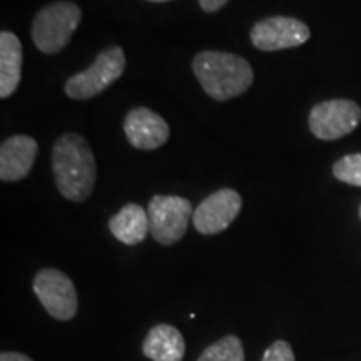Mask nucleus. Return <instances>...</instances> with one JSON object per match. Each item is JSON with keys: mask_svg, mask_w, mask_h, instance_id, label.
Here are the masks:
<instances>
[{"mask_svg": "<svg viewBox=\"0 0 361 361\" xmlns=\"http://www.w3.org/2000/svg\"><path fill=\"white\" fill-rule=\"evenodd\" d=\"M192 72L207 96L218 102L241 96L255 80L250 62L231 52H200L192 59Z\"/></svg>", "mask_w": 361, "mask_h": 361, "instance_id": "2", "label": "nucleus"}, {"mask_svg": "<svg viewBox=\"0 0 361 361\" xmlns=\"http://www.w3.org/2000/svg\"><path fill=\"white\" fill-rule=\"evenodd\" d=\"M126 64V54L119 45L104 49L92 66L67 79L64 85L67 97L74 101L94 99L124 74Z\"/></svg>", "mask_w": 361, "mask_h": 361, "instance_id": "4", "label": "nucleus"}, {"mask_svg": "<svg viewBox=\"0 0 361 361\" xmlns=\"http://www.w3.org/2000/svg\"><path fill=\"white\" fill-rule=\"evenodd\" d=\"M22 78V44L8 30L0 32V97L7 99L16 92Z\"/></svg>", "mask_w": 361, "mask_h": 361, "instance_id": "14", "label": "nucleus"}, {"mask_svg": "<svg viewBox=\"0 0 361 361\" xmlns=\"http://www.w3.org/2000/svg\"><path fill=\"white\" fill-rule=\"evenodd\" d=\"M109 231L123 245H141L149 234L147 209L135 202H129L109 219Z\"/></svg>", "mask_w": 361, "mask_h": 361, "instance_id": "13", "label": "nucleus"}, {"mask_svg": "<svg viewBox=\"0 0 361 361\" xmlns=\"http://www.w3.org/2000/svg\"><path fill=\"white\" fill-rule=\"evenodd\" d=\"M361 123V107L350 99H329L311 109L308 124L314 137L336 141L353 133Z\"/></svg>", "mask_w": 361, "mask_h": 361, "instance_id": "7", "label": "nucleus"}, {"mask_svg": "<svg viewBox=\"0 0 361 361\" xmlns=\"http://www.w3.org/2000/svg\"><path fill=\"white\" fill-rule=\"evenodd\" d=\"M0 361H34L32 358L24 353H17V351H2L0 355Z\"/></svg>", "mask_w": 361, "mask_h": 361, "instance_id": "19", "label": "nucleus"}, {"mask_svg": "<svg viewBox=\"0 0 361 361\" xmlns=\"http://www.w3.org/2000/svg\"><path fill=\"white\" fill-rule=\"evenodd\" d=\"M149 2H169V0H149Z\"/></svg>", "mask_w": 361, "mask_h": 361, "instance_id": "20", "label": "nucleus"}, {"mask_svg": "<svg viewBox=\"0 0 361 361\" xmlns=\"http://www.w3.org/2000/svg\"><path fill=\"white\" fill-rule=\"evenodd\" d=\"M243 197L231 188L219 189L201 201L194 209L192 223L197 233L204 236H214L223 233L234 223L241 213Z\"/></svg>", "mask_w": 361, "mask_h": 361, "instance_id": "9", "label": "nucleus"}, {"mask_svg": "<svg viewBox=\"0 0 361 361\" xmlns=\"http://www.w3.org/2000/svg\"><path fill=\"white\" fill-rule=\"evenodd\" d=\"M228 2L229 0H200V6L204 12L213 13V12L221 11V8H223Z\"/></svg>", "mask_w": 361, "mask_h": 361, "instance_id": "18", "label": "nucleus"}, {"mask_svg": "<svg viewBox=\"0 0 361 361\" xmlns=\"http://www.w3.org/2000/svg\"><path fill=\"white\" fill-rule=\"evenodd\" d=\"M124 134L130 146L139 151H154L169 139V126L157 112L134 107L124 117Z\"/></svg>", "mask_w": 361, "mask_h": 361, "instance_id": "10", "label": "nucleus"}, {"mask_svg": "<svg viewBox=\"0 0 361 361\" xmlns=\"http://www.w3.org/2000/svg\"><path fill=\"white\" fill-rule=\"evenodd\" d=\"M39 154V144L24 134L12 135L0 146V179L17 183L29 176Z\"/></svg>", "mask_w": 361, "mask_h": 361, "instance_id": "11", "label": "nucleus"}, {"mask_svg": "<svg viewBox=\"0 0 361 361\" xmlns=\"http://www.w3.org/2000/svg\"><path fill=\"white\" fill-rule=\"evenodd\" d=\"M261 361H296V358L290 343L278 340L266 348Z\"/></svg>", "mask_w": 361, "mask_h": 361, "instance_id": "17", "label": "nucleus"}, {"mask_svg": "<svg viewBox=\"0 0 361 361\" xmlns=\"http://www.w3.org/2000/svg\"><path fill=\"white\" fill-rule=\"evenodd\" d=\"M82 19V11L78 4L61 0L52 2L35 13L32 40L42 54H59L69 45L72 35Z\"/></svg>", "mask_w": 361, "mask_h": 361, "instance_id": "3", "label": "nucleus"}, {"mask_svg": "<svg viewBox=\"0 0 361 361\" xmlns=\"http://www.w3.org/2000/svg\"><path fill=\"white\" fill-rule=\"evenodd\" d=\"M147 216L151 236L162 246H173L186 234L194 209L186 197L156 194L149 201Z\"/></svg>", "mask_w": 361, "mask_h": 361, "instance_id": "5", "label": "nucleus"}, {"mask_svg": "<svg viewBox=\"0 0 361 361\" xmlns=\"http://www.w3.org/2000/svg\"><path fill=\"white\" fill-rule=\"evenodd\" d=\"M142 353L151 361H183L186 341L178 328L161 323L149 329L142 341Z\"/></svg>", "mask_w": 361, "mask_h": 361, "instance_id": "12", "label": "nucleus"}, {"mask_svg": "<svg viewBox=\"0 0 361 361\" xmlns=\"http://www.w3.org/2000/svg\"><path fill=\"white\" fill-rule=\"evenodd\" d=\"M52 171L61 196L87 201L97 180L96 157L87 139L78 133L62 134L52 147Z\"/></svg>", "mask_w": 361, "mask_h": 361, "instance_id": "1", "label": "nucleus"}, {"mask_svg": "<svg viewBox=\"0 0 361 361\" xmlns=\"http://www.w3.org/2000/svg\"><path fill=\"white\" fill-rule=\"evenodd\" d=\"M360 219H361V204H360Z\"/></svg>", "mask_w": 361, "mask_h": 361, "instance_id": "21", "label": "nucleus"}, {"mask_svg": "<svg viewBox=\"0 0 361 361\" xmlns=\"http://www.w3.org/2000/svg\"><path fill=\"white\" fill-rule=\"evenodd\" d=\"M245 346L236 335H226L209 345L197 361H245Z\"/></svg>", "mask_w": 361, "mask_h": 361, "instance_id": "15", "label": "nucleus"}, {"mask_svg": "<svg viewBox=\"0 0 361 361\" xmlns=\"http://www.w3.org/2000/svg\"><path fill=\"white\" fill-rule=\"evenodd\" d=\"M333 176L341 183L361 188V154H346L333 164Z\"/></svg>", "mask_w": 361, "mask_h": 361, "instance_id": "16", "label": "nucleus"}, {"mask_svg": "<svg viewBox=\"0 0 361 361\" xmlns=\"http://www.w3.org/2000/svg\"><path fill=\"white\" fill-rule=\"evenodd\" d=\"M32 290L44 310L59 322H71L79 310V296L74 281L64 271L44 268L35 274Z\"/></svg>", "mask_w": 361, "mask_h": 361, "instance_id": "6", "label": "nucleus"}, {"mask_svg": "<svg viewBox=\"0 0 361 361\" xmlns=\"http://www.w3.org/2000/svg\"><path fill=\"white\" fill-rule=\"evenodd\" d=\"M310 27L293 17H268L252 25L250 37L258 51L276 52L284 49H295L308 42Z\"/></svg>", "mask_w": 361, "mask_h": 361, "instance_id": "8", "label": "nucleus"}]
</instances>
